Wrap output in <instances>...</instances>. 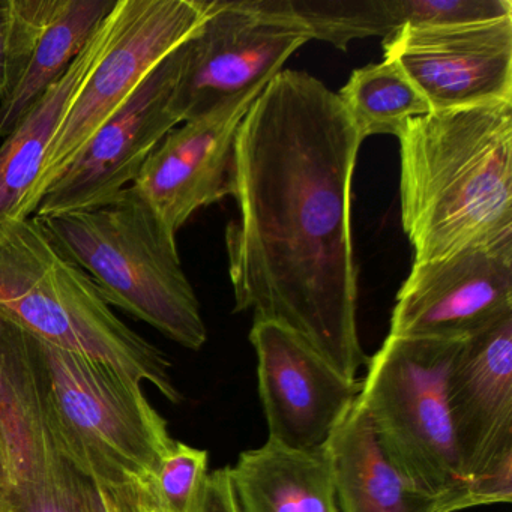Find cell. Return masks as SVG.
I'll return each instance as SVG.
<instances>
[{"label":"cell","mask_w":512,"mask_h":512,"mask_svg":"<svg viewBox=\"0 0 512 512\" xmlns=\"http://www.w3.org/2000/svg\"><path fill=\"white\" fill-rule=\"evenodd\" d=\"M359 139L400 136L410 119L431 112L424 95L391 59L353 71L338 92Z\"/></svg>","instance_id":"20"},{"label":"cell","mask_w":512,"mask_h":512,"mask_svg":"<svg viewBox=\"0 0 512 512\" xmlns=\"http://www.w3.org/2000/svg\"><path fill=\"white\" fill-rule=\"evenodd\" d=\"M0 311L44 343L104 362L181 403L167 356L113 313L40 218L0 221Z\"/></svg>","instance_id":"4"},{"label":"cell","mask_w":512,"mask_h":512,"mask_svg":"<svg viewBox=\"0 0 512 512\" xmlns=\"http://www.w3.org/2000/svg\"><path fill=\"white\" fill-rule=\"evenodd\" d=\"M59 0H0V101L10 97Z\"/></svg>","instance_id":"22"},{"label":"cell","mask_w":512,"mask_h":512,"mask_svg":"<svg viewBox=\"0 0 512 512\" xmlns=\"http://www.w3.org/2000/svg\"><path fill=\"white\" fill-rule=\"evenodd\" d=\"M313 40L346 52L353 40L389 37L404 28L403 0H281Z\"/></svg>","instance_id":"21"},{"label":"cell","mask_w":512,"mask_h":512,"mask_svg":"<svg viewBox=\"0 0 512 512\" xmlns=\"http://www.w3.org/2000/svg\"><path fill=\"white\" fill-rule=\"evenodd\" d=\"M41 349L65 457L94 484L106 512H157L155 478L175 440L142 383L89 356L44 341Z\"/></svg>","instance_id":"3"},{"label":"cell","mask_w":512,"mask_h":512,"mask_svg":"<svg viewBox=\"0 0 512 512\" xmlns=\"http://www.w3.org/2000/svg\"><path fill=\"white\" fill-rule=\"evenodd\" d=\"M433 110L512 101V17L467 25L401 28L383 38Z\"/></svg>","instance_id":"14"},{"label":"cell","mask_w":512,"mask_h":512,"mask_svg":"<svg viewBox=\"0 0 512 512\" xmlns=\"http://www.w3.org/2000/svg\"><path fill=\"white\" fill-rule=\"evenodd\" d=\"M187 43L170 53L47 188L32 217L95 208L133 185L164 137L185 122Z\"/></svg>","instance_id":"9"},{"label":"cell","mask_w":512,"mask_h":512,"mask_svg":"<svg viewBox=\"0 0 512 512\" xmlns=\"http://www.w3.org/2000/svg\"><path fill=\"white\" fill-rule=\"evenodd\" d=\"M311 40L310 29L281 0H208L202 28L187 41L185 121L268 85Z\"/></svg>","instance_id":"10"},{"label":"cell","mask_w":512,"mask_h":512,"mask_svg":"<svg viewBox=\"0 0 512 512\" xmlns=\"http://www.w3.org/2000/svg\"><path fill=\"white\" fill-rule=\"evenodd\" d=\"M208 16V0H118L109 47L74 98L50 143L37 184L14 218L35 214L47 188L80 149L124 106L143 80Z\"/></svg>","instance_id":"7"},{"label":"cell","mask_w":512,"mask_h":512,"mask_svg":"<svg viewBox=\"0 0 512 512\" xmlns=\"http://www.w3.org/2000/svg\"><path fill=\"white\" fill-rule=\"evenodd\" d=\"M397 139L413 262L512 242V101L433 110Z\"/></svg>","instance_id":"2"},{"label":"cell","mask_w":512,"mask_h":512,"mask_svg":"<svg viewBox=\"0 0 512 512\" xmlns=\"http://www.w3.org/2000/svg\"><path fill=\"white\" fill-rule=\"evenodd\" d=\"M74 467L50 421L41 341L0 311V502H28Z\"/></svg>","instance_id":"13"},{"label":"cell","mask_w":512,"mask_h":512,"mask_svg":"<svg viewBox=\"0 0 512 512\" xmlns=\"http://www.w3.org/2000/svg\"><path fill=\"white\" fill-rule=\"evenodd\" d=\"M512 313V242L413 262L392 311V337L464 340Z\"/></svg>","instance_id":"12"},{"label":"cell","mask_w":512,"mask_h":512,"mask_svg":"<svg viewBox=\"0 0 512 512\" xmlns=\"http://www.w3.org/2000/svg\"><path fill=\"white\" fill-rule=\"evenodd\" d=\"M266 86L182 122L140 170L131 190L178 233L199 209L229 196L230 161L242 119Z\"/></svg>","instance_id":"15"},{"label":"cell","mask_w":512,"mask_h":512,"mask_svg":"<svg viewBox=\"0 0 512 512\" xmlns=\"http://www.w3.org/2000/svg\"><path fill=\"white\" fill-rule=\"evenodd\" d=\"M461 341L388 335L368 359L358 397L386 457L448 512L470 508L445 392Z\"/></svg>","instance_id":"6"},{"label":"cell","mask_w":512,"mask_h":512,"mask_svg":"<svg viewBox=\"0 0 512 512\" xmlns=\"http://www.w3.org/2000/svg\"><path fill=\"white\" fill-rule=\"evenodd\" d=\"M202 512H239L230 479V466L209 473Z\"/></svg>","instance_id":"25"},{"label":"cell","mask_w":512,"mask_h":512,"mask_svg":"<svg viewBox=\"0 0 512 512\" xmlns=\"http://www.w3.org/2000/svg\"><path fill=\"white\" fill-rule=\"evenodd\" d=\"M250 341L257 355L268 442L290 451H314L328 445L355 406L361 382L338 373L278 323L254 320Z\"/></svg>","instance_id":"11"},{"label":"cell","mask_w":512,"mask_h":512,"mask_svg":"<svg viewBox=\"0 0 512 512\" xmlns=\"http://www.w3.org/2000/svg\"><path fill=\"white\" fill-rule=\"evenodd\" d=\"M404 28L467 25L512 17L509 0H403Z\"/></svg>","instance_id":"24"},{"label":"cell","mask_w":512,"mask_h":512,"mask_svg":"<svg viewBox=\"0 0 512 512\" xmlns=\"http://www.w3.org/2000/svg\"><path fill=\"white\" fill-rule=\"evenodd\" d=\"M446 404L473 506L512 500V313L464 338Z\"/></svg>","instance_id":"8"},{"label":"cell","mask_w":512,"mask_h":512,"mask_svg":"<svg viewBox=\"0 0 512 512\" xmlns=\"http://www.w3.org/2000/svg\"><path fill=\"white\" fill-rule=\"evenodd\" d=\"M326 448L338 511L448 512L443 500L415 487L386 457L358 400Z\"/></svg>","instance_id":"17"},{"label":"cell","mask_w":512,"mask_h":512,"mask_svg":"<svg viewBox=\"0 0 512 512\" xmlns=\"http://www.w3.org/2000/svg\"><path fill=\"white\" fill-rule=\"evenodd\" d=\"M239 512H340L328 448L290 451L266 442L230 467Z\"/></svg>","instance_id":"18"},{"label":"cell","mask_w":512,"mask_h":512,"mask_svg":"<svg viewBox=\"0 0 512 512\" xmlns=\"http://www.w3.org/2000/svg\"><path fill=\"white\" fill-rule=\"evenodd\" d=\"M118 5V0H116ZM116 5L100 23L67 73L37 101L0 145V221L16 217L40 178L50 143L74 98L109 47L116 25Z\"/></svg>","instance_id":"16"},{"label":"cell","mask_w":512,"mask_h":512,"mask_svg":"<svg viewBox=\"0 0 512 512\" xmlns=\"http://www.w3.org/2000/svg\"><path fill=\"white\" fill-rule=\"evenodd\" d=\"M115 5L116 0H59L22 80L0 101V140L67 73Z\"/></svg>","instance_id":"19"},{"label":"cell","mask_w":512,"mask_h":512,"mask_svg":"<svg viewBox=\"0 0 512 512\" xmlns=\"http://www.w3.org/2000/svg\"><path fill=\"white\" fill-rule=\"evenodd\" d=\"M40 220L107 305L187 349L205 346L208 331L176 235L131 187L104 205Z\"/></svg>","instance_id":"5"},{"label":"cell","mask_w":512,"mask_h":512,"mask_svg":"<svg viewBox=\"0 0 512 512\" xmlns=\"http://www.w3.org/2000/svg\"><path fill=\"white\" fill-rule=\"evenodd\" d=\"M208 452L175 442L164 457L154 497L157 512H202L208 484Z\"/></svg>","instance_id":"23"},{"label":"cell","mask_w":512,"mask_h":512,"mask_svg":"<svg viewBox=\"0 0 512 512\" xmlns=\"http://www.w3.org/2000/svg\"><path fill=\"white\" fill-rule=\"evenodd\" d=\"M361 145L335 92L283 70L239 125L227 184L235 311L284 326L350 380L368 362L350 226Z\"/></svg>","instance_id":"1"}]
</instances>
